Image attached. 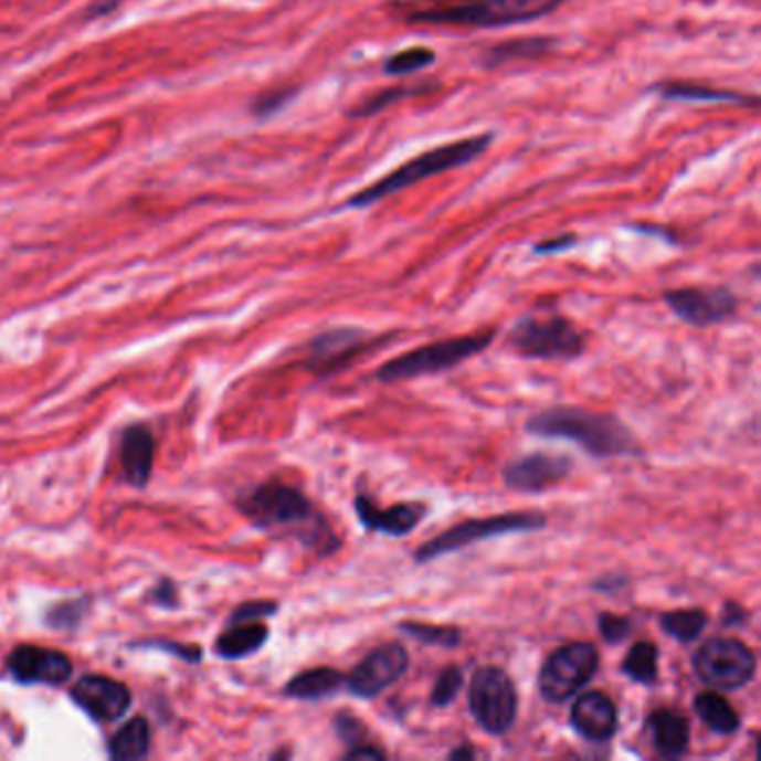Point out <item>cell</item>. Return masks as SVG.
<instances>
[{"label": "cell", "instance_id": "37", "mask_svg": "<svg viewBox=\"0 0 761 761\" xmlns=\"http://www.w3.org/2000/svg\"><path fill=\"white\" fill-rule=\"evenodd\" d=\"M334 726H336L338 737H340L342 741H347L351 748L358 746V743H360V737L364 734V723H362L360 719H356L353 715H347V712L338 715Z\"/></svg>", "mask_w": 761, "mask_h": 761}, {"label": "cell", "instance_id": "21", "mask_svg": "<svg viewBox=\"0 0 761 761\" xmlns=\"http://www.w3.org/2000/svg\"><path fill=\"white\" fill-rule=\"evenodd\" d=\"M645 728L652 737V746H655L662 757L677 759L688 752L690 726L681 712L673 708H659L647 717Z\"/></svg>", "mask_w": 761, "mask_h": 761}, {"label": "cell", "instance_id": "16", "mask_svg": "<svg viewBox=\"0 0 761 761\" xmlns=\"http://www.w3.org/2000/svg\"><path fill=\"white\" fill-rule=\"evenodd\" d=\"M367 345H369L367 334L358 331V329L326 331L324 336L313 340L308 367H310V371L329 376V373L347 367L356 356H360L364 351Z\"/></svg>", "mask_w": 761, "mask_h": 761}, {"label": "cell", "instance_id": "35", "mask_svg": "<svg viewBox=\"0 0 761 761\" xmlns=\"http://www.w3.org/2000/svg\"><path fill=\"white\" fill-rule=\"evenodd\" d=\"M83 610H85V603H81V601H70V603L56 605V607L47 614V623H50L52 627L72 630V627L81 621Z\"/></svg>", "mask_w": 761, "mask_h": 761}, {"label": "cell", "instance_id": "9", "mask_svg": "<svg viewBox=\"0 0 761 761\" xmlns=\"http://www.w3.org/2000/svg\"><path fill=\"white\" fill-rule=\"evenodd\" d=\"M693 666L706 686L717 690H739L752 681L757 659L746 643L717 636L697 649Z\"/></svg>", "mask_w": 761, "mask_h": 761}, {"label": "cell", "instance_id": "36", "mask_svg": "<svg viewBox=\"0 0 761 761\" xmlns=\"http://www.w3.org/2000/svg\"><path fill=\"white\" fill-rule=\"evenodd\" d=\"M277 612V603L273 601H249L240 605L231 614V623H246V621H257V619H268Z\"/></svg>", "mask_w": 761, "mask_h": 761}, {"label": "cell", "instance_id": "25", "mask_svg": "<svg viewBox=\"0 0 761 761\" xmlns=\"http://www.w3.org/2000/svg\"><path fill=\"white\" fill-rule=\"evenodd\" d=\"M429 89H438V83L436 81H422V83H409V85H393V87H387V89H380L376 92L373 96L364 98L362 103L349 107V113L347 117L349 119H369V117H376L380 113H384L387 107L409 98V96H418V94H426Z\"/></svg>", "mask_w": 761, "mask_h": 761}, {"label": "cell", "instance_id": "2", "mask_svg": "<svg viewBox=\"0 0 761 761\" xmlns=\"http://www.w3.org/2000/svg\"><path fill=\"white\" fill-rule=\"evenodd\" d=\"M240 509L255 527L293 536L317 557H331L340 550L334 527L290 485L279 480L264 483L240 498Z\"/></svg>", "mask_w": 761, "mask_h": 761}, {"label": "cell", "instance_id": "14", "mask_svg": "<svg viewBox=\"0 0 761 761\" xmlns=\"http://www.w3.org/2000/svg\"><path fill=\"white\" fill-rule=\"evenodd\" d=\"M72 699L76 706L96 721H115L124 717L133 704V693L126 684L103 677L87 675L72 688Z\"/></svg>", "mask_w": 761, "mask_h": 761}, {"label": "cell", "instance_id": "5", "mask_svg": "<svg viewBox=\"0 0 761 761\" xmlns=\"http://www.w3.org/2000/svg\"><path fill=\"white\" fill-rule=\"evenodd\" d=\"M514 353L527 360H572L585 349V336L561 315H525L509 334Z\"/></svg>", "mask_w": 761, "mask_h": 761}, {"label": "cell", "instance_id": "19", "mask_svg": "<svg viewBox=\"0 0 761 761\" xmlns=\"http://www.w3.org/2000/svg\"><path fill=\"white\" fill-rule=\"evenodd\" d=\"M559 45L557 36H518L485 47L478 54V65L483 70H498L516 61H540L559 50Z\"/></svg>", "mask_w": 761, "mask_h": 761}, {"label": "cell", "instance_id": "15", "mask_svg": "<svg viewBox=\"0 0 761 761\" xmlns=\"http://www.w3.org/2000/svg\"><path fill=\"white\" fill-rule=\"evenodd\" d=\"M10 675L21 684L61 686L72 677V662L59 649L41 645H19L8 659Z\"/></svg>", "mask_w": 761, "mask_h": 761}, {"label": "cell", "instance_id": "1", "mask_svg": "<svg viewBox=\"0 0 761 761\" xmlns=\"http://www.w3.org/2000/svg\"><path fill=\"white\" fill-rule=\"evenodd\" d=\"M563 3L566 0H391L387 12L404 25L500 30L546 19Z\"/></svg>", "mask_w": 761, "mask_h": 761}, {"label": "cell", "instance_id": "20", "mask_svg": "<svg viewBox=\"0 0 761 761\" xmlns=\"http://www.w3.org/2000/svg\"><path fill=\"white\" fill-rule=\"evenodd\" d=\"M649 89L657 92L666 101H681V103H730V105H750V107L759 105L757 96H748L737 89L712 87L697 81L666 78V81L655 83Z\"/></svg>", "mask_w": 761, "mask_h": 761}, {"label": "cell", "instance_id": "28", "mask_svg": "<svg viewBox=\"0 0 761 761\" xmlns=\"http://www.w3.org/2000/svg\"><path fill=\"white\" fill-rule=\"evenodd\" d=\"M625 677L641 686H652L659 679V649L647 641H641L630 647L627 657L621 664Z\"/></svg>", "mask_w": 761, "mask_h": 761}, {"label": "cell", "instance_id": "13", "mask_svg": "<svg viewBox=\"0 0 761 761\" xmlns=\"http://www.w3.org/2000/svg\"><path fill=\"white\" fill-rule=\"evenodd\" d=\"M572 467H574L572 458L563 454L536 452V454H527L507 463L503 469V478H505V485L514 492L538 494L566 480Z\"/></svg>", "mask_w": 761, "mask_h": 761}, {"label": "cell", "instance_id": "29", "mask_svg": "<svg viewBox=\"0 0 761 761\" xmlns=\"http://www.w3.org/2000/svg\"><path fill=\"white\" fill-rule=\"evenodd\" d=\"M436 63H438L436 50L424 47V45H415V47H406V50H400V52L391 54L382 63V72L387 76H411L415 72H424L429 67H433Z\"/></svg>", "mask_w": 761, "mask_h": 761}, {"label": "cell", "instance_id": "4", "mask_svg": "<svg viewBox=\"0 0 761 761\" xmlns=\"http://www.w3.org/2000/svg\"><path fill=\"white\" fill-rule=\"evenodd\" d=\"M494 139H496L494 133H483V135L456 139V141L431 148L426 152H420L418 157L404 161L402 166H398L389 175L380 177L376 183L347 197L342 208L367 210V208L389 199L391 194H398V192H402V190H406L420 181H426L431 177H438V175L465 168V166L474 163L476 159H480L492 148Z\"/></svg>", "mask_w": 761, "mask_h": 761}, {"label": "cell", "instance_id": "32", "mask_svg": "<svg viewBox=\"0 0 761 761\" xmlns=\"http://www.w3.org/2000/svg\"><path fill=\"white\" fill-rule=\"evenodd\" d=\"M299 94V87L295 85H286V87H277V89H268V92H262L253 105H251V110L257 119H268V117H275L277 113H282L284 107L288 103H293V98Z\"/></svg>", "mask_w": 761, "mask_h": 761}, {"label": "cell", "instance_id": "43", "mask_svg": "<svg viewBox=\"0 0 761 761\" xmlns=\"http://www.w3.org/2000/svg\"><path fill=\"white\" fill-rule=\"evenodd\" d=\"M476 752L472 748H456L450 752V759H474Z\"/></svg>", "mask_w": 761, "mask_h": 761}, {"label": "cell", "instance_id": "17", "mask_svg": "<svg viewBox=\"0 0 761 761\" xmlns=\"http://www.w3.org/2000/svg\"><path fill=\"white\" fill-rule=\"evenodd\" d=\"M572 726L588 741H607L619 728V712L605 693H585L572 708Z\"/></svg>", "mask_w": 761, "mask_h": 761}, {"label": "cell", "instance_id": "8", "mask_svg": "<svg viewBox=\"0 0 761 761\" xmlns=\"http://www.w3.org/2000/svg\"><path fill=\"white\" fill-rule=\"evenodd\" d=\"M599 670V649L592 643L577 641L554 649L540 668V695L550 704H566L583 690Z\"/></svg>", "mask_w": 761, "mask_h": 761}, {"label": "cell", "instance_id": "24", "mask_svg": "<svg viewBox=\"0 0 761 761\" xmlns=\"http://www.w3.org/2000/svg\"><path fill=\"white\" fill-rule=\"evenodd\" d=\"M345 681H347V677L340 670L315 668V670H306V673L293 677L286 684L284 695L290 697V699L317 701V699H324V697H331V695L340 693Z\"/></svg>", "mask_w": 761, "mask_h": 761}, {"label": "cell", "instance_id": "10", "mask_svg": "<svg viewBox=\"0 0 761 761\" xmlns=\"http://www.w3.org/2000/svg\"><path fill=\"white\" fill-rule=\"evenodd\" d=\"M469 708L483 730L505 734L518 712V695L507 673L494 666L476 670L469 686Z\"/></svg>", "mask_w": 761, "mask_h": 761}, {"label": "cell", "instance_id": "31", "mask_svg": "<svg viewBox=\"0 0 761 761\" xmlns=\"http://www.w3.org/2000/svg\"><path fill=\"white\" fill-rule=\"evenodd\" d=\"M400 632H404L406 636L422 641L426 645H438V647H458L463 636L458 627H450V625H429V623H415V621H406L400 623Z\"/></svg>", "mask_w": 761, "mask_h": 761}, {"label": "cell", "instance_id": "38", "mask_svg": "<svg viewBox=\"0 0 761 761\" xmlns=\"http://www.w3.org/2000/svg\"><path fill=\"white\" fill-rule=\"evenodd\" d=\"M579 244V237L572 233L559 235L554 240H546V242H538L533 246V255H554V253H566L570 249H574Z\"/></svg>", "mask_w": 761, "mask_h": 761}, {"label": "cell", "instance_id": "30", "mask_svg": "<svg viewBox=\"0 0 761 761\" xmlns=\"http://www.w3.org/2000/svg\"><path fill=\"white\" fill-rule=\"evenodd\" d=\"M708 625V614L704 610L690 607V610H675V612H666L662 616V627L668 636L681 641V643H690L697 636H701V632Z\"/></svg>", "mask_w": 761, "mask_h": 761}, {"label": "cell", "instance_id": "39", "mask_svg": "<svg viewBox=\"0 0 761 761\" xmlns=\"http://www.w3.org/2000/svg\"><path fill=\"white\" fill-rule=\"evenodd\" d=\"M148 645L159 647V649H172L177 657L186 662H201V647H194V645H179V643H168V641H155Z\"/></svg>", "mask_w": 761, "mask_h": 761}, {"label": "cell", "instance_id": "26", "mask_svg": "<svg viewBox=\"0 0 761 761\" xmlns=\"http://www.w3.org/2000/svg\"><path fill=\"white\" fill-rule=\"evenodd\" d=\"M150 750V726L144 717H135L130 719L121 730H117V734L110 741V757L115 761H135V759H144Z\"/></svg>", "mask_w": 761, "mask_h": 761}, {"label": "cell", "instance_id": "41", "mask_svg": "<svg viewBox=\"0 0 761 761\" xmlns=\"http://www.w3.org/2000/svg\"><path fill=\"white\" fill-rule=\"evenodd\" d=\"M345 759H384V750L373 743H358L347 750Z\"/></svg>", "mask_w": 761, "mask_h": 761}, {"label": "cell", "instance_id": "34", "mask_svg": "<svg viewBox=\"0 0 761 761\" xmlns=\"http://www.w3.org/2000/svg\"><path fill=\"white\" fill-rule=\"evenodd\" d=\"M599 632L603 636L605 643H621L630 636L632 632V621L625 616H616V614H601L599 616Z\"/></svg>", "mask_w": 761, "mask_h": 761}, {"label": "cell", "instance_id": "11", "mask_svg": "<svg viewBox=\"0 0 761 761\" xmlns=\"http://www.w3.org/2000/svg\"><path fill=\"white\" fill-rule=\"evenodd\" d=\"M409 670V655L404 645L400 643H384L353 668V673L347 677V688L351 695L360 699H373L387 688H391L398 679L404 677Z\"/></svg>", "mask_w": 761, "mask_h": 761}, {"label": "cell", "instance_id": "3", "mask_svg": "<svg viewBox=\"0 0 761 761\" xmlns=\"http://www.w3.org/2000/svg\"><path fill=\"white\" fill-rule=\"evenodd\" d=\"M527 431L542 438L577 443L596 458L638 454L634 433L619 418L577 406H554L542 411L527 422Z\"/></svg>", "mask_w": 761, "mask_h": 761}, {"label": "cell", "instance_id": "42", "mask_svg": "<svg viewBox=\"0 0 761 761\" xmlns=\"http://www.w3.org/2000/svg\"><path fill=\"white\" fill-rule=\"evenodd\" d=\"M152 596L159 599V603H175V588L170 585V581H161L157 592H152Z\"/></svg>", "mask_w": 761, "mask_h": 761}, {"label": "cell", "instance_id": "23", "mask_svg": "<svg viewBox=\"0 0 761 761\" xmlns=\"http://www.w3.org/2000/svg\"><path fill=\"white\" fill-rule=\"evenodd\" d=\"M268 641V627L264 623L246 621V623H231V630H226L214 643L216 655L222 659H242L257 652Z\"/></svg>", "mask_w": 761, "mask_h": 761}, {"label": "cell", "instance_id": "27", "mask_svg": "<svg viewBox=\"0 0 761 761\" xmlns=\"http://www.w3.org/2000/svg\"><path fill=\"white\" fill-rule=\"evenodd\" d=\"M695 712L717 734H732L739 730V723H741L739 715L726 701V697H721L719 693H712V690L697 695Z\"/></svg>", "mask_w": 761, "mask_h": 761}, {"label": "cell", "instance_id": "6", "mask_svg": "<svg viewBox=\"0 0 761 761\" xmlns=\"http://www.w3.org/2000/svg\"><path fill=\"white\" fill-rule=\"evenodd\" d=\"M494 340V331L487 334H476V336H465V338H452L443 342H433L422 349H415L406 356H398L391 362L382 364L376 373V378L384 384L402 382V380H413L420 376H431L450 371L469 358L478 356L485 351Z\"/></svg>", "mask_w": 761, "mask_h": 761}, {"label": "cell", "instance_id": "33", "mask_svg": "<svg viewBox=\"0 0 761 761\" xmlns=\"http://www.w3.org/2000/svg\"><path fill=\"white\" fill-rule=\"evenodd\" d=\"M461 688H463V670L458 666L445 668L438 675L436 686H433V690H431V704L436 708H447L450 704L456 701Z\"/></svg>", "mask_w": 761, "mask_h": 761}, {"label": "cell", "instance_id": "12", "mask_svg": "<svg viewBox=\"0 0 761 761\" xmlns=\"http://www.w3.org/2000/svg\"><path fill=\"white\" fill-rule=\"evenodd\" d=\"M670 310L697 329L715 326L732 317L739 308V299L726 286L712 288H675L664 295Z\"/></svg>", "mask_w": 761, "mask_h": 761}, {"label": "cell", "instance_id": "7", "mask_svg": "<svg viewBox=\"0 0 761 761\" xmlns=\"http://www.w3.org/2000/svg\"><path fill=\"white\" fill-rule=\"evenodd\" d=\"M548 525V518L536 511H520V514H500L489 518H474L461 525L450 527L441 536L431 538L415 552V563H429L452 552L465 550L474 542L505 536V533H520V531H538Z\"/></svg>", "mask_w": 761, "mask_h": 761}, {"label": "cell", "instance_id": "18", "mask_svg": "<svg viewBox=\"0 0 761 761\" xmlns=\"http://www.w3.org/2000/svg\"><path fill=\"white\" fill-rule=\"evenodd\" d=\"M356 514L367 531H382L387 536H404L424 518V507L418 503H402L380 509L369 496L356 498Z\"/></svg>", "mask_w": 761, "mask_h": 761}, {"label": "cell", "instance_id": "40", "mask_svg": "<svg viewBox=\"0 0 761 761\" xmlns=\"http://www.w3.org/2000/svg\"><path fill=\"white\" fill-rule=\"evenodd\" d=\"M748 621V612L741 607V605H737L734 601H728L723 607H721V623L726 625V627H734V625H741V623H746Z\"/></svg>", "mask_w": 761, "mask_h": 761}, {"label": "cell", "instance_id": "22", "mask_svg": "<svg viewBox=\"0 0 761 761\" xmlns=\"http://www.w3.org/2000/svg\"><path fill=\"white\" fill-rule=\"evenodd\" d=\"M155 465V438L148 426L135 424L124 433L121 467L133 487H146Z\"/></svg>", "mask_w": 761, "mask_h": 761}]
</instances>
